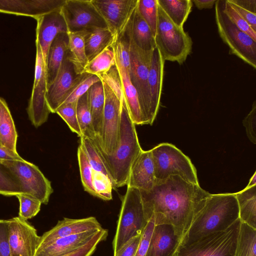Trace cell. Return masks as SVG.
Wrapping results in <instances>:
<instances>
[{"label": "cell", "mask_w": 256, "mask_h": 256, "mask_svg": "<svg viewBox=\"0 0 256 256\" xmlns=\"http://www.w3.org/2000/svg\"><path fill=\"white\" fill-rule=\"evenodd\" d=\"M140 190L146 220L172 225L181 240L210 194L178 176L157 181L150 190Z\"/></svg>", "instance_id": "cell-1"}, {"label": "cell", "mask_w": 256, "mask_h": 256, "mask_svg": "<svg viewBox=\"0 0 256 256\" xmlns=\"http://www.w3.org/2000/svg\"><path fill=\"white\" fill-rule=\"evenodd\" d=\"M238 218L235 193L210 194L195 214L180 244H188L210 234L225 230Z\"/></svg>", "instance_id": "cell-2"}, {"label": "cell", "mask_w": 256, "mask_h": 256, "mask_svg": "<svg viewBox=\"0 0 256 256\" xmlns=\"http://www.w3.org/2000/svg\"><path fill=\"white\" fill-rule=\"evenodd\" d=\"M94 144L110 175L114 188L126 185L132 166L142 150L125 101L122 104L120 140L116 150L108 155Z\"/></svg>", "instance_id": "cell-3"}, {"label": "cell", "mask_w": 256, "mask_h": 256, "mask_svg": "<svg viewBox=\"0 0 256 256\" xmlns=\"http://www.w3.org/2000/svg\"><path fill=\"white\" fill-rule=\"evenodd\" d=\"M148 222L140 190L128 186L122 200L116 232L112 242L114 254L130 239L142 234Z\"/></svg>", "instance_id": "cell-4"}, {"label": "cell", "mask_w": 256, "mask_h": 256, "mask_svg": "<svg viewBox=\"0 0 256 256\" xmlns=\"http://www.w3.org/2000/svg\"><path fill=\"white\" fill-rule=\"evenodd\" d=\"M158 12L154 36L156 48L165 61L176 62L182 64L192 52V38L184 28L172 22L158 4Z\"/></svg>", "instance_id": "cell-5"}, {"label": "cell", "mask_w": 256, "mask_h": 256, "mask_svg": "<svg viewBox=\"0 0 256 256\" xmlns=\"http://www.w3.org/2000/svg\"><path fill=\"white\" fill-rule=\"evenodd\" d=\"M151 152L156 182L178 176L188 182L200 185L196 169L190 160L175 146L162 143Z\"/></svg>", "instance_id": "cell-6"}, {"label": "cell", "mask_w": 256, "mask_h": 256, "mask_svg": "<svg viewBox=\"0 0 256 256\" xmlns=\"http://www.w3.org/2000/svg\"><path fill=\"white\" fill-rule=\"evenodd\" d=\"M240 220L225 230L210 234L188 244H180L176 256H234Z\"/></svg>", "instance_id": "cell-7"}, {"label": "cell", "mask_w": 256, "mask_h": 256, "mask_svg": "<svg viewBox=\"0 0 256 256\" xmlns=\"http://www.w3.org/2000/svg\"><path fill=\"white\" fill-rule=\"evenodd\" d=\"M126 30L130 41V78L138 94L144 124L152 125L154 120L150 110L148 77L153 50L146 51L136 45L132 38L128 23Z\"/></svg>", "instance_id": "cell-8"}, {"label": "cell", "mask_w": 256, "mask_h": 256, "mask_svg": "<svg viewBox=\"0 0 256 256\" xmlns=\"http://www.w3.org/2000/svg\"><path fill=\"white\" fill-rule=\"evenodd\" d=\"M224 0H216L215 18L218 32L222 41L230 48V54H234L256 68V41L240 30L228 18L224 12Z\"/></svg>", "instance_id": "cell-9"}, {"label": "cell", "mask_w": 256, "mask_h": 256, "mask_svg": "<svg viewBox=\"0 0 256 256\" xmlns=\"http://www.w3.org/2000/svg\"><path fill=\"white\" fill-rule=\"evenodd\" d=\"M104 94V106L100 137L94 141L108 155L116 149L120 140L122 104L112 88L100 80Z\"/></svg>", "instance_id": "cell-10"}, {"label": "cell", "mask_w": 256, "mask_h": 256, "mask_svg": "<svg viewBox=\"0 0 256 256\" xmlns=\"http://www.w3.org/2000/svg\"><path fill=\"white\" fill-rule=\"evenodd\" d=\"M1 162L18 176L25 194L48 204L53 189L50 182L34 164L23 160H2Z\"/></svg>", "instance_id": "cell-11"}, {"label": "cell", "mask_w": 256, "mask_h": 256, "mask_svg": "<svg viewBox=\"0 0 256 256\" xmlns=\"http://www.w3.org/2000/svg\"><path fill=\"white\" fill-rule=\"evenodd\" d=\"M68 32L108 28L92 0H66L60 10Z\"/></svg>", "instance_id": "cell-12"}, {"label": "cell", "mask_w": 256, "mask_h": 256, "mask_svg": "<svg viewBox=\"0 0 256 256\" xmlns=\"http://www.w3.org/2000/svg\"><path fill=\"white\" fill-rule=\"evenodd\" d=\"M36 46L34 86L27 112L32 124L38 128L47 121L50 112L46 99L47 90L46 66L40 46L36 41Z\"/></svg>", "instance_id": "cell-13"}, {"label": "cell", "mask_w": 256, "mask_h": 256, "mask_svg": "<svg viewBox=\"0 0 256 256\" xmlns=\"http://www.w3.org/2000/svg\"><path fill=\"white\" fill-rule=\"evenodd\" d=\"M7 220L12 256H34L40 238L36 228L19 216Z\"/></svg>", "instance_id": "cell-14"}, {"label": "cell", "mask_w": 256, "mask_h": 256, "mask_svg": "<svg viewBox=\"0 0 256 256\" xmlns=\"http://www.w3.org/2000/svg\"><path fill=\"white\" fill-rule=\"evenodd\" d=\"M108 28L116 36L126 26L138 0H92Z\"/></svg>", "instance_id": "cell-15"}, {"label": "cell", "mask_w": 256, "mask_h": 256, "mask_svg": "<svg viewBox=\"0 0 256 256\" xmlns=\"http://www.w3.org/2000/svg\"><path fill=\"white\" fill-rule=\"evenodd\" d=\"M81 74H76L66 54L56 78L47 88L46 99L50 112H56Z\"/></svg>", "instance_id": "cell-16"}, {"label": "cell", "mask_w": 256, "mask_h": 256, "mask_svg": "<svg viewBox=\"0 0 256 256\" xmlns=\"http://www.w3.org/2000/svg\"><path fill=\"white\" fill-rule=\"evenodd\" d=\"M66 0H0V12L30 16L36 20L60 10Z\"/></svg>", "instance_id": "cell-17"}, {"label": "cell", "mask_w": 256, "mask_h": 256, "mask_svg": "<svg viewBox=\"0 0 256 256\" xmlns=\"http://www.w3.org/2000/svg\"><path fill=\"white\" fill-rule=\"evenodd\" d=\"M102 228L101 224L94 216L80 219L64 218L58 220L54 228L40 236L37 250L60 238Z\"/></svg>", "instance_id": "cell-18"}, {"label": "cell", "mask_w": 256, "mask_h": 256, "mask_svg": "<svg viewBox=\"0 0 256 256\" xmlns=\"http://www.w3.org/2000/svg\"><path fill=\"white\" fill-rule=\"evenodd\" d=\"M36 40L40 46L46 66L49 47L59 33H68L67 26L60 10L43 15L37 19Z\"/></svg>", "instance_id": "cell-19"}, {"label": "cell", "mask_w": 256, "mask_h": 256, "mask_svg": "<svg viewBox=\"0 0 256 256\" xmlns=\"http://www.w3.org/2000/svg\"><path fill=\"white\" fill-rule=\"evenodd\" d=\"M180 241L172 225H154L145 256H176Z\"/></svg>", "instance_id": "cell-20"}, {"label": "cell", "mask_w": 256, "mask_h": 256, "mask_svg": "<svg viewBox=\"0 0 256 256\" xmlns=\"http://www.w3.org/2000/svg\"><path fill=\"white\" fill-rule=\"evenodd\" d=\"M156 182L151 150H142L132 166L126 186L140 190H148Z\"/></svg>", "instance_id": "cell-21"}, {"label": "cell", "mask_w": 256, "mask_h": 256, "mask_svg": "<svg viewBox=\"0 0 256 256\" xmlns=\"http://www.w3.org/2000/svg\"><path fill=\"white\" fill-rule=\"evenodd\" d=\"M98 230L86 232L56 240L37 250L34 256H64L86 244Z\"/></svg>", "instance_id": "cell-22"}, {"label": "cell", "mask_w": 256, "mask_h": 256, "mask_svg": "<svg viewBox=\"0 0 256 256\" xmlns=\"http://www.w3.org/2000/svg\"><path fill=\"white\" fill-rule=\"evenodd\" d=\"M165 60L159 50H153L148 77V87L152 116L155 120L160 102Z\"/></svg>", "instance_id": "cell-23"}, {"label": "cell", "mask_w": 256, "mask_h": 256, "mask_svg": "<svg viewBox=\"0 0 256 256\" xmlns=\"http://www.w3.org/2000/svg\"><path fill=\"white\" fill-rule=\"evenodd\" d=\"M68 43V33H59L51 43L46 60L47 88L56 78L66 56Z\"/></svg>", "instance_id": "cell-24"}, {"label": "cell", "mask_w": 256, "mask_h": 256, "mask_svg": "<svg viewBox=\"0 0 256 256\" xmlns=\"http://www.w3.org/2000/svg\"><path fill=\"white\" fill-rule=\"evenodd\" d=\"M116 66L119 74L124 97L130 119L135 125H143L138 94L130 81L128 72L116 62Z\"/></svg>", "instance_id": "cell-25"}, {"label": "cell", "mask_w": 256, "mask_h": 256, "mask_svg": "<svg viewBox=\"0 0 256 256\" xmlns=\"http://www.w3.org/2000/svg\"><path fill=\"white\" fill-rule=\"evenodd\" d=\"M128 25L132 38L136 45L146 51H152L156 47L154 38L147 23L140 15L137 6Z\"/></svg>", "instance_id": "cell-26"}, {"label": "cell", "mask_w": 256, "mask_h": 256, "mask_svg": "<svg viewBox=\"0 0 256 256\" xmlns=\"http://www.w3.org/2000/svg\"><path fill=\"white\" fill-rule=\"evenodd\" d=\"M87 32H68V43L66 56L78 74L84 73L88 62L84 48V38Z\"/></svg>", "instance_id": "cell-27"}, {"label": "cell", "mask_w": 256, "mask_h": 256, "mask_svg": "<svg viewBox=\"0 0 256 256\" xmlns=\"http://www.w3.org/2000/svg\"><path fill=\"white\" fill-rule=\"evenodd\" d=\"M235 194L240 222L256 229V185L246 186Z\"/></svg>", "instance_id": "cell-28"}, {"label": "cell", "mask_w": 256, "mask_h": 256, "mask_svg": "<svg viewBox=\"0 0 256 256\" xmlns=\"http://www.w3.org/2000/svg\"><path fill=\"white\" fill-rule=\"evenodd\" d=\"M18 134L5 100L0 97V145L17 152Z\"/></svg>", "instance_id": "cell-29"}, {"label": "cell", "mask_w": 256, "mask_h": 256, "mask_svg": "<svg viewBox=\"0 0 256 256\" xmlns=\"http://www.w3.org/2000/svg\"><path fill=\"white\" fill-rule=\"evenodd\" d=\"M114 40V36L108 28H95L88 30L84 38V48L88 62L112 44Z\"/></svg>", "instance_id": "cell-30"}, {"label": "cell", "mask_w": 256, "mask_h": 256, "mask_svg": "<svg viewBox=\"0 0 256 256\" xmlns=\"http://www.w3.org/2000/svg\"><path fill=\"white\" fill-rule=\"evenodd\" d=\"M88 92L94 129L98 138L101 133L104 106V94L101 80L92 84Z\"/></svg>", "instance_id": "cell-31"}, {"label": "cell", "mask_w": 256, "mask_h": 256, "mask_svg": "<svg viewBox=\"0 0 256 256\" xmlns=\"http://www.w3.org/2000/svg\"><path fill=\"white\" fill-rule=\"evenodd\" d=\"M158 5L176 26L183 28L192 6L191 0H157Z\"/></svg>", "instance_id": "cell-32"}, {"label": "cell", "mask_w": 256, "mask_h": 256, "mask_svg": "<svg viewBox=\"0 0 256 256\" xmlns=\"http://www.w3.org/2000/svg\"><path fill=\"white\" fill-rule=\"evenodd\" d=\"M116 65V58L112 44L88 62L84 73L97 76L104 74Z\"/></svg>", "instance_id": "cell-33"}, {"label": "cell", "mask_w": 256, "mask_h": 256, "mask_svg": "<svg viewBox=\"0 0 256 256\" xmlns=\"http://www.w3.org/2000/svg\"><path fill=\"white\" fill-rule=\"evenodd\" d=\"M76 114L82 136L91 140L96 139V136L89 107L88 92L78 100Z\"/></svg>", "instance_id": "cell-34"}, {"label": "cell", "mask_w": 256, "mask_h": 256, "mask_svg": "<svg viewBox=\"0 0 256 256\" xmlns=\"http://www.w3.org/2000/svg\"><path fill=\"white\" fill-rule=\"evenodd\" d=\"M256 229L242 222L234 256H256Z\"/></svg>", "instance_id": "cell-35"}, {"label": "cell", "mask_w": 256, "mask_h": 256, "mask_svg": "<svg viewBox=\"0 0 256 256\" xmlns=\"http://www.w3.org/2000/svg\"><path fill=\"white\" fill-rule=\"evenodd\" d=\"M25 194L22 185L18 176L0 161V194L16 196Z\"/></svg>", "instance_id": "cell-36"}, {"label": "cell", "mask_w": 256, "mask_h": 256, "mask_svg": "<svg viewBox=\"0 0 256 256\" xmlns=\"http://www.w3.org/2000/svg\"><path fill=\"white\" fill-rule=\"evenodd\" d=\"M80 138V145L85 152L92 170L104 174L112 182L108 170L94 142L86 137L82 136Z\"/></svg>", "instance_id": "cell-37"}, {"label": "cell", "mask_w": 256, "mask_h": 256, "mask_svg": "<svg viewBox=\"0 0 256 256\" xmlns=\"http://www.w3.org/2000/svg\"><path fill=\"white\" fill-rule=\"evenodd\" d=\"M112 46L116 62L128 72L130 65V41L126 27L122 32L114 36Z\"/></svg>", "instance_id": "cell-38"}, {"label": "cell", "mask_w": 256, "mask_h": 256, "mask_svg": "<svg viewBox=\"0 0 256 256\" xmlns=\"http://www.w3.org/2000/svg\"><path fill=\"white\" fill-rule=\"evenodd\" d=\"M100 80V78L96 75L85 72L82 74L78 80L67 94L61 105L76 102L88 91L92 84Z\"/></svg>", "instance_id": "cell-39"}, {"label": "cell", "mask_w": 256, "mask_h": 256, "mask_svg": "<svg viewBox=\"0 0 256 256\" xmlns=\"http://www.w3.org/2000/svg\"><path fill=\"white\" fill-rule=\"evenodd\" d=\"M78 160L82 183L85 191L96 197L92 182V168L80 145L78 148Z\"/></svg>", "instance_id": "cell-40"}, {"label": "cell", "mask_w": 256, "mask_h": 256, "mask_svg": "<svg viewBox=\"0 0 256 256\" xmlns=\"http://www.w3.org/2000/svg\"><path fill=\"white\" fill-rule=\"evenodd\" d=\"M158 0H138V10L150 28L154 38L158 22Z\"/></svg>", "instance_id": "cell-41"}, {"label": "cell", "mask_w": 256, "mask_h": 256, "mask_svg": "<svg viewBox=\"0 0 256 256\" xmlns=\"http://www.w3.org/2000/svg\"><path fill=\"white\" fill-rule=\"evenodd\" d=\"M92 182L96 197L104 200L112 199L114 188L112 180L104 174L92 170Z\"/></svg>", "instance_id": "cell-42"}, {"label": "cell", "mask_w": 256, "mask_h": 256, "mask_svg": "<svg viewBox=\"0 0 256 256\" xmlns=\"http://www.w3.org/2000/svg\"><path fill=\"white\" fill-rule=\"evenodd\" d=\"M77 102L61 105L56 113L64 120L72 132L80 137L82 134L76 114Z\"/></svg>", "instance_id": "cell-43"}, {"label": "cell", "mask_w": 256, "mask_h": 256, "mask_svg": "<svg viewBox=\"0 0 256 256\" xmlns=\"http://www.w3.org/2000/svg\"><path fill=\"white\" fill-rule=\"evenodd\" d=\"M20 202L18 216L24 220H28L36 216L40 211L42 202L26 194L16 196Z\"/></svg>", "instance_id": "cell-44"}, {"label": "cell", "mask_w": 256, "mask_h": 256, "mask_svg": "<svg viewBox=\"0 0 256 256\" xmlns=\"http://www.w3.org/2000/svg\"><path fill=\"white\" fill-rule=\"evenodd\" d=\"M223 10L225 14L234 25L256 41V32L252 29L245 20L232 8L227 0L224 1Z\"/></svg>", "instance_id": "cell-45"}, {"label": "cell", "mask_w": 256, "mask_h": 256, "mask_svg": "<svg viewBox=\"0 0 256 256\" xmlns=\"http://www.w3.org/2000/svg\"><path fill=\"white\" fill-rule=\"evenodd\" d=\"M108 236V230L102 228L84 246L64 256H91L98 244L105 240Z\"/></svg>", "instance_id": "cell-46"}, {"label": "cell", "mask_w": 256, "mask_h": 256, "mask_svg": "<svg viewBox=\"0 0 256 256\" xmlns=\"http://www.w3.org/2000/svg\"><path fill=\"white\" fill-rule=\"evenodd\" d=\"M246 136L254 144H256V102L254 101L251 110L242 120Z\"/></svg>", "instance_id": "cell-47"}, {"label": "cell", "mask_w": 256, "mask_h": 256, "mask_svg": "<svg viewBox=\"0 0 256 256\" xmlns=\"http://www.w3.org/2000/svg\"><path fill=\"white\" fill-rule=\"evenodd\" d=\"M154 222L150 219L143 231L140 241L134 256H145L154 226Z\"/></svg>", "instance_id": "cell-48"}, {"label": "cell", "mask_w": 256, "mask_h": 256, "mask_svg": "<svg viewBox=\"0 0 256 256\" xmlns=\"http://www.w3.org/2000/svg\"><path fill=\"white\" fill-rule=\"evenodd\" d=\"M0 256H12L8 242L7 220H0Z\"/></svg>", "instance_id": "cell-49"}, {"label": "cell", "mask_w": 256, "mask_h": 256, "mask_svg": "<svg viewBox=\"0 0 256 256\" xmlns=\"http://www.w3.org/2000/svg\"><path fill=\"white\" fill-rule=\"evenodd\" d=\"M142 234L130 239L118 252L114 254V256H134L140 241Z\"/></svg>", "instance_id": "cell-50"}, {"label": "cell", "mask_w": 256, "mask_h": 256, "mask_svg": "<svg viewBox=\"0 0 256 256\" xmlns=\"http://www.w3.org/2000/svg\"><path fill=\"white\" fill-rule=\"evenodd\" d=\"M232 8L245 20L252 29L256 32V14L236 4L230 0H227Z\"/></svg>", "instance_id": "cell-51"}, {"label": "cell", "mask_w": 256, "mask_h": 256, "mask_svg": "<svg viewBox=\"0 0 256 256\" xmlns=\"http://www.w3.org/2000/svg\"><path fill=\"white\" fill-rule=\"evenodd\" d=\"M18 152H14L0 145V161L2 160H23Z\"/></svg>", "instance_id": "cell-52"}, {"label": "cell", "mask_w": 256, "mask_h": 256, "mask_svg": "<svg viewBox=\"0 0 256 256\" xmlns=\"http://www.w3.org/2000/svg\"><path fill=\"white\" fill-rule=\"evenodd\" d=\"M240 6L254 14H256V0H230Z\"/></svg>", "instance_id": "cell-53"}, {"label": "cell", "mask_w": 256, "mask_h": 256, "mask_svg": "<svg viewBox=\"0 0 256 256\" xmlns=\"http://www.w3.org/2000/svg\"><path fill=\"white\" fill-rule=\"evenodd\" d=\"M192 1L198 10H202L212 8L216 0H193Z\"/></svg>", "instance_id": "cell-54"}, {"label": "cell", "mask_w": 256, "mask_h": 256, "mask_svg": "<svg viewBox=\"0 0 256 256\" xmlns=\"http://www.w3.org/2000/svg\"><path fill=\"white\" fill-rule=\"evenodd\" d=\"M256 185V172H254L251 177L247 186H251Z\"/></svg>", "instance_id": "cell-55"}]
</instances>
